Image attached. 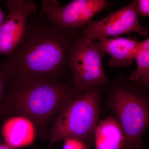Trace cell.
<instances>
[{
  "mask_svg": "<svg viewBox=\"0 0 149 149\" xmlns=\"http://www.w3.org/2000/svg\"><path fill=\"white\" fill-rule=\"evenodd\" d=\"M36 127L27 118L14 116L8 118L3 124L1 133L5 143L14 149L27 146L35 141Z\"/></svg>",
  "mask_w": 149,
  "mask_h": 149,
  "instance_id": "obj_10",
  "label": "cell"
},
{
  "mask_svg": "<svg viewBox=\"0 0 149 149\" xmlns=\"http://www.w3.org/2000/svg\"><path fill=\"white\" fill-rule=\"evenodd\" d=\"M93 44L100 52L111 56L109 65L113 68L133 64L140 48V42L136 38L115 37Z\"/></svg>",
  "mask_w": 149,
  "mask_h": 149,
  "instance_id": "obj_9",
  "label": "cell"
},
{
  "mask_svg": "<svg viewBox=\"0 0 149 149\" xmlns=\"http://www.w3.org/2000/svg\"><path fill=\"white\" fill-rule=\"evenodd\" d=\"M146 99L134 87L120 85L112 90L110 105L125 135V145L138 147L149 123Z\"/></svg>",
  "mask_w": 149,
  "mask_h": 149,
  "instance_id": "obj_5",
  "label": "cell"
},
{
  "mask_svg": "<svg viewBox=\"0 0 149 149\" xmlns=\"http://www.w3.org/2000/svg\"><path fill=\"white\" fill-rule=\"evenodd\" d=\"M0 149H15L13 148L6 143H0Z\"/></svg>",
  "mask_w": 149,
  "mask_h": 149,
  "instance_id": "obj_17",
  "label": "cell"
},
{
  "mask_svg": "<svg viewBox=\"0 0 149 149\" xmlns=\"http://www.w3.org/2000/svg\"><path fill=\"white\" fill-rule=\"evenodd\" d=\"M135 60L137 68L131 72L129 79L142 88H149V39L140 42V48Z\"/></svg>",
  "mask_w": 149,
  "mask_h": 149,
  "instance_id": "obj_12",
  "label": "cell"
},
{
  "mask_svg": "<svg viewBox=\"0 0 149 149\" xmlns=\"http://www.w3.org/2000/svg\"><path fill=\"white\" fill-rule=\"evenodd\" d=\"M8 14L0 25V55L9 56L24 40L29 17L37 10L30 0H8Z\"/></svg>",
  "mask_w": 149,
  "mask_h": 149,
  "instance_id": "obj_8",
  "label": "cell"
},
{
  "mask_svg": "<svg viewBox=\"0 0 149 149\" xmlns=\"http://www.w3.org/2000/svg\"><path fill=\"white\" fill-rule=\"evenodd\" d=\"M63 149H88L83 141L73 138L64 139Z\"/></svg>",
  "mask_w": 149,
  "mask_h": 149,
  "instance_id": "obj_13",
  "label": "cell"
},
{
  "mask_svg": "<svg viewBox=\"0 0 149 149\" xmlns=\"http://www.w3.org/2000/svg\"><path fill=\"white\" fill-rule=\"evenodd\" d=\"M93 43L80 32L70 46L66 63L72 74L74 95L109 84L102 62L104 54Z\"/></svg>",
  "mask_w": 149,
  "mask_h": 149,
  "instance_id": "obj_4",
  "label": "cell"
},
{
  "mask_svg": "<svg viewBox=\"0 0 149 149\" xmlns=\"http://www.w3.org/2000/svg\"><path fill=\"white\" fill-rule=\"evenodd\" d=\"M137 9L139 16L149 17V0H137Z\"/></svg>",
  "mask_w": 149,
  "mask_h": 149,
  "instance_id": "obj_14",
  "label": "cell"
},
{
  "mask_svg": "<svg viewBox=\"0 0 149 149\" xmlns=\"http://www.w3.org/2000/svg\"><path fill=\"white\" fill-rule=\"evenodd\" d=\"M100 112L98 87L74 95L57 113L50 133V146L67 138L83 141L94 135Z\"/></svg>",
  "mask_w": 149,
  "mask_h": 149,
  "instance_id": "obj_3",
  "label": "cell"
},
{
  "mask_svg": "<svg viewBox=\"0 0 149 149\" xmlns=\"http://www.w3.org/2000/svg\"><path fill=\"white\" fill-rule=\"evenodd\" d=\"M72 85L45 81L9 87L1 117L22 116L31 120L40 132H46L50 121L74 95Z\"/></svg>",
  "mask_w": 149,
  "mask_h": 149,
  "instance_id": "obj_2",
  "label": "cell"
},
{
  "mask_svg": "<svg viewBox=\"0 0 149 149\" xmlns=\"http://www.w3.org/2000/svg\"><path fill=\"white\" fill-rule=\"evenodd\" d=\"M94 136L96 149H122L125 146V135L117 119L105 118L97 125Z\"/></svg>",
  "mask_w": 149,
  "mask_h": 149,
  "instance_id": "obj_11",
  "label": "cell"
},
{
  "mask_svg": "<svg viewBox=\"0 0 149 149\" xmlns=\"http://www.w3.org/2000/svg\"><path fill=\"white\" fill-rule=\"evenodd\" d=\"M6 16V15L4 12L0 7V25L2 24L4 19Z\"/></svg>",
  "mask_w": 149,
  "mask_h": 149,
  "instance_id": "obj_16",
  "label": "cell"
},
{
  "mask_svg": "<svg viewBox=\"0 0 149 149\" xmlns=\"http://www.w3.org/2000/svg\"><path fill=\"white\" fill-rule=\"evenodd\" d=\"M6 84L4 79L0 72V117L1 116L2 109L5 99L6 95Z\"/></svg>",
  "mask_w": 149,
  "mask_h": 149,
  "instance_id": "obj_15",
  "label": "cell"
},
{
  "mask_svg": "<svg viewBox=\"0 0 149 149\" xmlns=\"http://www.w3.org/2000/svg\"><path fill=\"white\" fill-rule=\"evenodd\" d=\"M107 0H74L61 6L56 0H43L41 9L52 24L66 29L81 30L95 15L111 5Z\"/></svg>",
  "mask_w": 149,
  "mask_h": 149,
  "instance_id": "obj_6",
  "label": "cell"
},
{
  "mask_svg": "<svg viewBox=\"0 0 149 149\" xmlns=\"http://www.w3.org/2000/svg\"><path fill=\"white\" fill-rule=\"evenodd\" d=\"M139 17L137 0H134L101 20H93L81 29V33L93 42L133 32L146 36L148 29L140 23Z\"/></svg>",
  "mask_w": 149,
  "mask_h": 149,
  "instance_id": "obj_7",
  "label": "cell"
},
{
  "mask_svg": "<svg viewBox=\"0 0 149 149\" xmlns=\"http://www.w3.org/2000/svg\"><path fill=\"white\" fill-rule=\"evenodd\" d=\"M32 15L21 45L5 60L0 62V72L9 87L59 82L58 77L68 68L70 46L81 32Z\"/></svg>",
  "mask_w": 149,
  "mask_h": 149,
  "instance_id": "obj_1",
  "label": "cell"
}]
</instances>
